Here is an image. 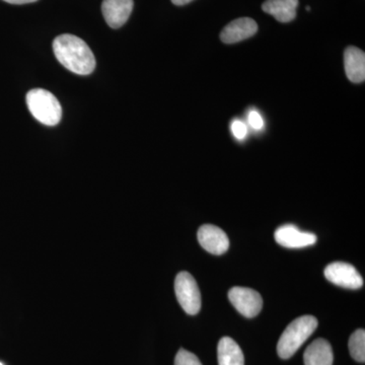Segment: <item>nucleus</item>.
Returning a JSON list of instances; mask_svg holds the SVG:
<instances>
[{"label":"nucleus","instance_id":"nucleus-1","mask_svg":"<svg viewBox=\"0 0 365 365\" xmlns=\"http://www.w3.org/2000/svg\"><path fill=\"white\" fill-rule=\"evenodd\" d=\"M53 51L57 60L69 71L88 76L96 68V58L85 41L71 34L55 38Z\"/></svg>","mask_w":365,"mask_h":365},{"label":"nucleus","instance_id":"nucleus-2","mask_svg":"<svg viewBox=\"0 0 365 365\" xmlns=\"http://www.w3.org/2000/svg\"><path fill=\"white\" fill-rule=\"evenodd\" d=\"M318 319L313 316H302L287 326L277 344L280 359H289L316 331Z\"/></svg>","mask_w":365,"mask_h":365},{"label":"nucleus","instance_id":"nucleus-3","mask_svg":"<svg viewBox=\"0 0 365 365\" xmlns=\"http://www.w3.org/2000/svg\"><path fill=\"white\" fill-rule=\"evenodd\" d=\"M29 111L40 123L46 126H55L62 117V108L53 93L44 88H34L26 93Z\"/></svg>","mask_w":365,"mask_h":365},{"label":"nucleus","instance_id":"nucleus-4","mask_svg":"<svg viewBox=\"0 0 365 365\" xmlns=\"http://www.w3.org/2000/svg\"><path fill=\"white\" fill-rule=\"evenodd\" d=\"M178 302L187 314L194 316L200 312L201 294L198 284L188 272H180L175 280Z\"/></svg>","mask_w":365,"mask_h":365},{"label":"nucleus","instance_id":"nucleus-5","mask_svg":"<svg viewBox=\"0 0 365 365\" xmlns=\"http://www.w3.org/2000/svg\"><path fill=\"white\" fill-rule=\"evenodd\" d=\"M228 299L237 311L246 318H254L260 313L263 299L258 292L248 287H232Z\"/></svg>","mask_w":365,"mask_h":365},{"label":"nucleus","instance_id":"nucleus-6","mask_svg":"<svg viewBox=\"0 0 365 365\" xmlns=\"http://www.w3.org/2000/svg\"><path fill=\"white\" fill-rule=\"evenodd\" d=\"M325 276L334 284L349 289H359L364 285V279L359 271L345 262H334L327 266Z\"/></svg>","mask_w":365,"mask_h":365},{"label":"nucleus","instance_id":"nucleus-7","mask_svg":"<svg viewBox=\"0 0 365 365\" xmlns=\"http://www.w3.org/2000/svg\"><path fill=\"white\" fill-rule=\"evenodd\" d=\"M199 244L209 253L222 255L230 248V240L227 234L218 227L212 225H204L199 228Z\"/></svg>","mask_w":365,"mask_h":365},{"label":"nucleus","instance_id":"nucleus-8","mask_svg":"<svg viewBox=\"0 0 365 365\" xmlns=\"http://www.w3.org/2000/svg\"><path fill=\"white\" fill-rule=\"evenodd\" d=\"M275 241L280 246L289 249L304 248L317 242L316 235L302 232L294 225H283L275 232Z\"/></svg>","mask_w":365,"mask_h":365},{"label":"nucleus","instance_id":"nucleus-9","mask_svg":"<svg viewBox=\"0 0 365 365\" xmlns=\"http://www.w3.org/2000/svg\"><path fill=\"white\" fill-rule=\"evenodd\" d=\"M133 6V0H104L102 11L106 23L113 29L121 28L128 21Z\"/></svg>","mask_w":365,"mask_h":365},{"label":"nucleus","instance_id":"nucleus-10","mask_svg":"<svg viewBox=\"0 0 365 365\" xmlns=\"http://www.w3.org/2000/svg\"><path fill=\"white\" fill-rule=\"evenodd\" d=\"M258 32V25L253 19L241 18L230 21L220 33V40L225 44H235L253 37Z\"/></svg>","mask_w":365,"mask_h":365},{"label":"nucleus","instance_id":"nucleus-11","mask_svg":"<svg viewBox=\"0 0 365 365\" xmlns=\"http://www.w3.org/2000/svg\"><path fill=\"white\" fill-rule=\"evenodd\" d=\"M346 76L351 83H364L365 79V54L359 48L349 46L344 52Z\"/></svg>","mask_w":365,"mask_h":365},{"label":"nucleus","instance_id":"nucleus-12","mask_svg":"<svg viewBox=\"0 0 365 365\" xmlns=\"http://www.w3.org/2000/svg\"><path fill=\"white\" fill-rule=\"evenodd\" d=\"M299 0H266L262 9L280 23H290L297 18Z\"/></svg>","mask_w":365,"mask_h":365},{"label":"nucleus","instance_id":"nucleus-13","mask_svg":"<svg viewBox=\"0 0 365 365\" xmlns=\"http://www.w3.org/2000/svg\"><path fill=\"white\" fill-rule=\"evenodd\" d=\"M333 361L332 347L325 339L314 340L304 351V365H333Z\"/></svg>","mask_w":365,"mask_h":365},{"label":"nucleus","instance_id":"nucleus-14","mask_svg":"<svg viewBox=\"0 0 365 365\" xmlns=\"http://www.w3.org/2000/svg\"><path fill=\"white\" fill-rule=\"evenodd\" d=\"M217 359L218 365H245L241 347L230 337H223L218 343Z\"/></svg>","mask_w":365,"mask_h":365},{"label":"nucleus","instance_id":"nucleus-15","mask_svg":"<svg viewBox=\"0 0 365 365\" xmlns=\"http://www.w3.org/2000/svg\"><path fill=\"white\" fill-rule=\"evenodd\" d=\"M349 351L352 359L357 362H365V331L364 329L355 331L349 339Z\"/></svg>","mask_w":365,"mask_h":365},{"label":"nucleus","instance_id":"nucleus-16","mask_svg":"<svg viewBox=\"0 0 365 365\" xmlns=\"http://www.w3.org/2000/svg\"><path fill=\"white\" fill-rule=\"evenodd\" d=\"M175 365H202V364L193 353L180 349L175 359Z\"/></svg>","mask_w":365,"mask_h":365},{"label":"nucleus","instance_id":"nucleus-17","mask_svg":"<svg viewBox=\"0 0 365 365\" xmlns=\"http://www.w3.org/2000/svg\"><path fill=\"white\" fill-rule=\"evenodd\" d=\"M230 131L237 140H244L248 136V125L242 120H234L230 124Z\"/></svg>","mask_w":365,"mask_h":365},{"label":"nucleus","instance_id":"nucleus-18","mask_svg":"<svg viewBox=\"0 0 365 365\" xmlns=\"http://www.w3.org/2000/svg\"><path fill=\"white\" fill-rule=\"evenodd\" d=\"M247 120H248V124L254 130L260 131L264 128V126H265L263 117H262L260 113L256 111V110H252V111L249 112Z\"/></svg>","mask_w":365,"mask_h":365},{"label":"nucleus","instance_id":"nucleus-19","mask_svg":"<svg viewBox=\"0 0 365 365\" xmlns=\"http://www.w3.org/2000/svg\"><path fill=\"white\" fill-rule=\"evenodd\" d=\"M4 1L11 4H32V2L38 1V0H4Z\"/></svg>","mask_w":365,"mask_h":365},{"label":"nucleus","instance_id":"nucleus-20","mask_svg":"<svg viewBox=\"0 0 365 365\" xmlns=\"http://www.w3.org/2000/svg\"><path fill=\"white\" fill-rule=\"evenodd\" d=\"M191 1H193V0H172L173 4L178 6H186Z\"/></svg>","mask_w":365,"mask_h":365},{"label":"nucleus","instance_id":"nucleus-21","mask_svg":"<svg viewBox=\"0 0 365 365\" xmlns=\"http://www.w3.org/2000/svg\"><path fill=\"white\" fill-rule=\"evenodd\" d=\"M307 11H311V7L307 6Z\"/></svg>","mask_w":365,"mask_h":365},{"label":"nucleus","instance_id":"nucleus-22","mask_svg":"<svg viewBox=\"0 0 365 365\" xmlns=\"http://www.w3.org/2000/svg\"><path fill=\"white\" fill-rule=\"evenodd\" d=\"M0 365H4V364H2L1 362H0Z\"/></svg>","mask_w":365,"mask_h":365}]
</instances>
